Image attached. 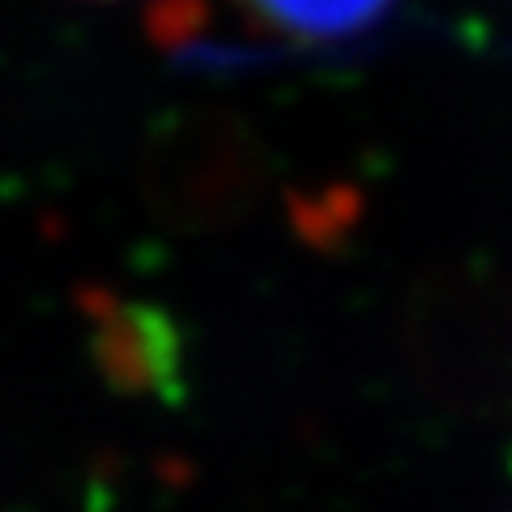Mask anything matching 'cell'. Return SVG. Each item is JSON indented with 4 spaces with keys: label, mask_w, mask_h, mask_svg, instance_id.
<instances>
[{
    "label": "cell",
    "mask_w": 512,
    "mask_h": 512,
    "mask_svg": "<svg viewBox=\"0 0 512 512\" xmlns=\"http://www.w3.org/2000/svg\"><path fill=\"white\" fill-rule=\"evenodd\" d=\"M239 5L274 35L299 43H329L363 35L397 0H239Z\"/></svg>",
    "instance_id": "6da1fadb"
}]
</instances>
